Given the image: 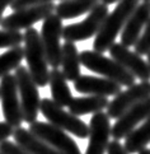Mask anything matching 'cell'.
<instances>
[{
	"label": "cell",
	"instance_id": "cell-32",
	"mask_svg": "<svg viewBox=\"0 0 150 154\" xmlns=\"http://www.w3.org/2000/svg\"><path fill=\"white\" fill-rule=\"evenodd\" d=\"M139 154H150V149H146V148H145V149H142Z\"/></svg>",
	"mask_w": 150,
	"mask_h": 154
},
{
	"label": "cell",
	"instance_id": "cell-30",
	"mask_svg": "<svg viewBox=\"0 0 150 154\" xmlns=\"http://www.w3.org/2000/svg\"><path fill=\"white\" fill-rule=\"evenodd\" d=\"M13 2H14V0H0V22H2V19H3L4 10L7 9Z\"/></svg>",
	"mask_w": 150,
	"mask_h": 154
},
{
	"label": "cell",
	"instance_id": "cell-25",
	"mask_svg": "<svg viewBox=\"0 0 150 154\" xmlns=\"http://www.w3.org/2000/svg\"><path fill=\"white\" fill-rule=\"evenodd\" d=\"M134 47H135V52L137 55H140V56L150 54V19L146 23L144 32L140 35Z\"/></svg>",
	"mask_w": 150,
	"mask_h": 154
},
{
	"label": "cell",
	"instance_id": "cell-9",
	"mask_svg": "<svg viewBox=\"0 0 150 154\" xmlns=\"http://www.w3.org/2000/svg\"><path fill=\"white\" fill-rule=\"evenodd\" d=\"M28 130L43 141H46L50 146L54 148L60 154H81L79 146L73 137L66 134V131L51 124L35 121L29 125Z\"/></svg>",
	"mask_w": 150,
	"mask_h": 154
},
{
	"label": "cell",
	"instance_id": "cell-14",
	"mask_svg": "<svg viewBox=\"0 0 150 154\" xmlns=\"http://www.w3.org/2000/svg\"><path fill=\"white\" fill-rule=\"evenodd\" d=\"M111 119L106 112L94 113L89 122V143L85 154H104L107 152L111 136Z\"/></svg>",
	"mask_w": 150,
	"mask_h": 154
},
{
	"label": "cell",
	"instance_id": "cell-8",
	"mask_svg": "<svg viewBox=\"0 0 150 154\" xmlns=\"http://www.w3.org/2000/svg\"><path fill=\"white\" fill-rule=\"evenodd\" d=\"M55 8H56V5L54 3L36 4L27 8H22L4 17L0 22V27L3 29L9 31H20L31 28L37 22L45 20L48 15L54 14Z\"/></svg>",
	"mask_w": 150,
	"mask_h": 154
},
{
	"label": "cell",
	"instance_id": "cell-10",
	"mask_svg": "<svg viewBox=\"0 0 150 154\" xmlns=\"http://www.w3.org/2000/svg\"><path fill=\"white\" fill-rule=\"evenodd\" d=\"M0 102L5 122H8L13 129L19 128L23 122V115H22L17 80L12 74H7L0 79Z\"/></svg>",
	"mask_w": 150,
	"mask_h": 154
},
{
	"label": "cell",
	"instance_id": "cell-12",
	"mask_svg": "<svg viewBox=\"0 0 150 154\" xmlns=\"http://www.w3.org/2000/svg\"><path fill=\"white\" fill-rule=\"evenodd\" d=\"M109 55L115 61H117L122 68H125L129 73H131L135 78L141 82L150 80V68L148 61H145L140 55L135 51H131L129 47L124 46L122 43H113L109 47Z\"/></svg>",
	"mask_w": 150,
	"mask_h": 154
},
{
	"label": "cell",
	"instance_id": "cell-17",
	"mask_svg": "<svg viewBox=\"0 0 150 154\" xmlns=\"http://www.w3.org/2000/svg\"><path fill=\"white\" fill-rule=\"evenodd\" d=\"M14 143L22 146L31 154H60L51 148L46 141H43L35 134H32L28 129L19 126L13 131Z\"/></svg>",
	"mask_w": 150,
	"mask_h": 154
},
{
	"label": "cell",
	"instance_id": "cell-26",
	"mask_svg": "<svg viewBox=\"0 0 150 154\" xmlns=\"http://www.w3.org/2000/svg\"><path fill=\"white\" fill-rule=\"evenodd\" d=\"M0 153L2 154H31L29 152H27L22 146H19L17 143L9 141V140L0 143Z\"/></svg>",
	"mask_w": 150,
	"mask_h": 154
},
{
	"label": "cell",
	"instance_id": "cell-2",
	"mask_svg": "<svg viewBox=\"0 0 150 154\" xmlns=\"http://www.w3.org/2000/svg\"><path fill=\"white\" fill-rule=\"evenodd\" d=\"M23 42L24 59L27 61V66H28L27 69H28L32 79L35 80L37 87H46L48 83L50 70L40 32L33 27L27 28L23 35Z\"/></svg>",
	"mask_w": 150,
	"mask_h": 154
},
{
	"label": "cell",
	"instance_id": "cell-15",
	"mask_svg": "<svg viewBox=\"0 0 150 154\" xmlns=\"http://www.w3.org/2000/svg\"><path fill=\"white\" fill-rule=\"evenodd\" d=\"M150 19V2H142L135 8L127 19L124 29L121 31V43L126 47L135 46L136 41L141 35Z\"/></svg>",
	"mask_w": 150,
	"mask_h": 154
},
{
	"label": "cell",
	"instance_id": "cell-11",
	"mask_svg": "<svg viewBox=\"0 0 150 154\" xmlns=\"http://www.w3.org/2000/svg\"><path fill=\"white\" fill-rule=\"evenodd\" d=\"M150 97V80L135 83L134 85L127 87L126 91H121L109 101L107 107V115L109 119L117 120L127 109L134 107L135 104Z\"/></svg>",
	"mask_w": 150,
	"mask_h": 154
},
{
	"label": "cell",
	"instance_id": "cell-27",
	"mask_svg": "<svg viewBox=\"0 0 150 154\" xmlns=\"http://www.w3.org/2000/svg\"><path fill=\"white\" fill-rule=\"evenodd\" d=\"M54 0H14V2L10 4V8H12L14 12L15 10H19L22 8H27L31 7V5H36V4H43V3H52ZM64 2V0H61Z\"/></svg>",
	"mask_w": 150,
	"mask_h": 154
},
{
	"label": "cell",
	"instance_id": "cell-35",
	"mask_svg": "<svg viewBox=\"0 0 150 154\" xmlns=\"http://www.w3.org/2000/svg\"><path fill=\"white\" fill-rule=\"evenodd\" d=\"M0 154H2V153H0Z\"/></svg>",
	"mask_w": 150,
	"mask_h": 154
},
{
	"label": "cell",
	"instance_id": "cell-4",
	"mask_svg": "<svg viewBox=\"0 0 150 154\" xmlns=\"http://www.w3.org/2000/svg\"><path fill=\"white\" fill-rule=\"evenodd\" d=\"M40 111L43 117L48 121V124L64 131H68L80 139H85L89 136V126L84 121H81L78 116L70 113L69 111H65L64 107L56 104L50 98L41 100Z\"/></svg>",
	"mask_w": 150,
	"mask_h": 154
},
{
	"label": "cell",
	"instance_id": "cell-22",
	"mask_svg": "<svg viewBox=\"0 0 150 154\" xmlns=\"http://www.w3.org/2000/svg\"><path fill=\"white\" fill-rule=\"evenodd\" d=\"M150 144V116L125 137L124 148L129 154H139Z\"/></svg>",
	"mask_w": 150,
	"mask_h": 154
},
{
	"label": "cell",
	"instance_id": "cell-16",
	"mask_svg": "<svg viewBox=\"0 0 150 154\" xmlns=\"http://www.w3.org/2000/svg\"><path fill=\"white\" fill-rule=\"evenodd\" d=\"M74 89L79 93H83V94L101 97L117 96L122 91L121 85L116 82L92 75H80L74 82Z\"/></svg>",
	"mask_w": 150,
	"mask_h": 154
},
{
	"label": "cell",
	"instance_id": "cell-34",
	"mask_svg": "<svg viewBox=\"0 0 150 154\" xmlns=\"http://www.w3.org/2000/svg\"><path fill=\"white\" fill-rule=\"evenodd\" d=\"M142 2H150V0H142Z\"/></svg>",
	"mask_w": 150,
	"mask_h": 154
},
{
	"label": "cell",
	"instance_id": "cell-6",
	"mask_svg": "<svg viewBox=\"0 0 150 154\" xmlns=\"http://www.w3.org/2000/svg\"><path fill=\"white\" fill-rule=\"evenodd\" d=\"M108 5L99 3L94 7L88 17L79 23L65 26L63 29V38L65 42H79L89 40L98 33L106 17L108 15Z\"/></svg>",
	"mask_w": 150,
	"mask_h": 154
},
{
	"label": "cell",
	"instance_id": "cell-23",
	"mask_svg": "<svg viewBox=\"0 0 150 154\" xmlns=\"http://www.w3.org/2000/svg\"><path fill=\"white\" fill-rule=\"evenodd\" d=\"M24 59V48L22 46L13 47L0 55V79L4 75L10 74L12 70L20 66L22 60Z\"/></svg>",
	"mask_w": 150,
	"mask_h": 154
},
{
	"label": "cell",
	"instance_id": "cell-20",
	"mask_svg": "<svg viewBox=\"0 0 150 154\" xmlns=\"http://www.w3.org/2000/svg\"><path fill=\"white\" fill-rule=\"evenodd\" d=\"M61 71L66 80L75 82L80 74V57L74 42H65L61 52Z\"/></svg>",
	"mask_w": 150,
	"mask_h": 154
},
{
	"label": "cell",
	"instance_id": "cell-18",
	"mask_svg": "<svg viewBox=\"0 0 150 154\" xmlns=\"http://www.w3.org/2000/svg\"><path fill=\"white\" fill-rule=\"evenodd\" d=\"M48 83L50 91H51V100L61 107L69 106V103L74 97L68 85V80L59 68L51 69L48 76Z\"/></svg>",
	"mask_w": 150,
	"mask_h": 154
},
{
	"label": "cell",
	"instance_id": "cell-1",
	"mask_svg": "<svg viewBox=\"0 0 150 154\" xmlns=\"http://www.w3.org/2000/svg\"><path fill=\"white\" fill-rule=\"evenodd\" d=\"M140 4V0H120L116 8L106 17L101 29L98 31L93 42V50L103 54L113 45L118 33L124 29L127 19L135 8Z\"/></svg>",
	"mask_w": 150,
	"mask_h": 154
},
{
	"label": "cell",
	"instance_id": "cell-13",
	"mask_svg": "<svg viewBox=\"0 0 150 154\" xmlns=\"http://www.w3.org/2000/svg\"><path fill=\"white\" fill-rule=\"evenodd\" d=\"M150 116V97L139 102L134 107L129 108L121 115L111 129V135L113 140H121L126 137L134 129L137 128L139 124L144 122Z\"/></svg>",
	"mask_w": 150,
	"mask_h": 154
},
{
	"label": "cell",
	"instance_id": "cell-24",
	"mask_svg": "<svg viewBox=\"0 0 150 154\" xmlns=\"http://www.w3.org/2000/svg\"><path fill=\"white\" fill-rule=\"evenodd\" d=\"M23 42V35L20 31L0 29V48H13L20 46Z\"/></svg>",
	"mask_w": 150,
	"mask_h": 154
},
{
	"label": "cell",
	"instance_id": "cell-19",
	"mask_svg": "<svg viewBox=\"0 0 150 154\" xmlns=\"http://www.w3.org/2000/svg\"><path fill=\"white\" fill-rule=\"evenodd\" d=\"M109 101L107 97L101 96H87V97H75L69 103V112L75 116H84L89 113L102 112L108 107Z\"/></svg>",
	"mask_w": 150,
	"mask_h": 154
},
{
	"label": "cell",
	"instance_id": "cell-28",
	"mask_svg": "<svg viewBox=\"0 0 150 154\" xmlns=\"http://www.w3.org/2000/svg\"><path fill=\"white\" fill-rule=\"evenodd\" d=\"M13 131H14V129L8 122L2 121V122H0V143L8 140V137L13 136Z\"/></svg>",
	"mask_w": 150,
	"mask_h": 154
},
{
	"label": "cell",
	"instance_id": "cell-21",
	"mask_svg": "<svg viewBox=\"0 0 150 154\" xmlns=\"http://www.w3.org/2000/svg\"><path fill=\"white\" fill-rule=\"evenodd\" d=\"M101 0H64L56 5L55 14L61 19H73L89 13Z\"/></svg>",
	"mask_w": 150,
	"mask_h": 154
},
{
	"label": "cell",
	"instance_id": "cell-5",
	"mask_svg": "<svg viewBox=\"0 0 150 154\" xmlns=\"http://www.w3.org/2000/svg\"><path fill=\"white\" fill-rule=\"evenodd\" d=\"M15 80L17 87H18V94L20 101L22 115H23V121L27 124H33L37 121L38 112H40V92L38 87L32 79L28 69L26 66H18L15 69Z\"/></svg>",
	"mask_w": 150,
	"mask_h": 154
},
{
	"label": "cell",
	"instance_id": "cell-3",
	"mask_svg": "<svg viewBox=\"0 0 150 154\" xmlns=\"http://www.w3.org/2000/svg\"><path fill=\"white\" fill-rule=\"evenodd\" d=\"M79 57L80 64L88 70L101 74L103 78L113 80L121 87H131L135 84L136 78L134 75L122 68L117 61L104 56L103 54L96 52L94 50H84L79 54Z\"/></svg>",
	"mask_w": 150,
	"mask_h": 154
},
{
	"label": "cell",
	"instance_id": "cell-7",
	"mask_svg": "<svg viewBox=\"0 0 150 154\" xmlns=\"http://www.w3.org/2000/svg\"><path fill=\"white\" fill-rule=\"evenodd\" d=\"M63 19L56 14H51L43 20L41 28V41L45 50L48 65L52 69L61 66V37H63Z\"/></svg>",
	"mask_w": 150,
	"mask_h": 154
},
{
	"label": "cell",
	"instance_id": "cell-31",
	"mask_svg": "<svg viewBox=\"0 0 150 154\" xmlns=\"http://www.w3.org/2000/svg\"><path fill=\"white\" fill-rule=\"evenodd\" d=\"M120 0H101V3L106 4V5H109V4H113V3H118Z\"/></svg>",
	"mask_w": 150,
	"mask_h": 154
},
{
	"label": "cell",
	"instance_id": "cell-33",
	"mask_svg": "<svg viewBox=\"0 0 150 154\" xmlns=\"http://www.w3.org/2000/svg\"><path fill=\"white\" fill-rule=\"evenodd\" d=\"M146 56H148V64H149V68H150V54H148Z\"/></svg>",
	"mask_w": 150,
	"mask_h": 154
},
{
	"label": "cell",
	"instance_id": "cell-29",
	"mask_svg": "<svg viewBox=\"0 0 150 154\" xmlns=\"http://www.w3.org/2000/svg\"><path fill=\"white\" fill-rule=\"evenodd\" d=\"M107 154H129L124 148V145L121 144L118 140L109 141V144L107 146Z\"/></svg>",
	"mask_w": 150,
	"mask_h": 154
}]
</instances>
